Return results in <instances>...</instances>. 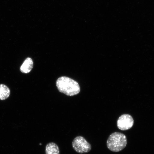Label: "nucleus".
Listing matches in <instances>:
<instances>
[{
	"label": "nucleus",
	"mask_w": 154,
	"mask_h": 154,
	"mask_svg": "<svg viewBox=\"0 0 154 154\" xmlns=\"http://www.w3.org/2000/svg\"><path fill=\"white\" fill-rule=\"evenodd\" d=\"M33 66V62L32 59L28 57L25 60L22 66H21V72L25 74H27L31 72Z\"/></svg>",
	"instance_id": "5"
},
{
	"label": "nucleus",
	"mask_w": 154,
	"mask_h": 154,
	"mask_svg": "<svg viewBox=\"0 0 154 154\" xmlns=\"http://www.w3.org/2000/svg\"><path fill=\"white\" fill-rule=\"evenodd\" d=\"M56 85L59 91L67 96L76 95L80 91L78 83L68 77L63 76L59 78L57 80Z\"/></svg>",
	"instance_id": "1"
},
{
	"label": "nucleus",
	"mask_w": 154,
	"mask_h": 154,
	"mask_svg": "<svg viewBox=\"0 0 154 154\" xmlns=\"http://www.w3.org/2000/svg\"><path fill=\"white\" fill-rule=\"evenodd\" d=\"M10 94V90L7 86L4 84L0 85V100H2L7 99Z\"/></svg>",
	"instance_id": "7"
},
{
	"label": "nucleus",
	"mask_w": 154,
	"mask_h": 154,
	"mask_svg": "<svg viewBox=\"0 0 154 154\" xmlns=\"http://www.w3.org/2000/svg\"><path fill=\"white\" fill-rule=\"evenodd\" d=\"M132 117L128 114H124L119 117L117 121V126L119 129L126 131L131 128L134 124Z\"/></svg>",
	"instance_id": "4"
},
{
	"label": "nucleus",
	"mask_w": 154,
	"mask_h": 154,
	"mask_svg": "<svg viewBox=\"0 0 154 154\" xmlns=\"http://www.w3.org/2000/svg\"><path fill=\"white\" fill-rule=\"evenodd\" d=\"M72 147L76 152L80 154L89 152L91 149V146L83 137L78 136L73 140Z\"/></svg>",
	"instance_id": "3"
},
{
	"label": "nucleus",
	"mask_w": 154,
	"mask_h": 154,
	"mask_svg": "<svg viewBox=\"0 0 154 154\" xmlns=\"http://www.w3.org/2000/svg\"><path fill=\"white\" fill-rule=\"evenodd\" d=\"M127 144L126 136L120 132H115L112 134L107 141V148L113 152L122 151L126 147Z\"/></svg>",
	"instance_id": "2"
},
{
	"label": "nucleus",
	"mask_w": 154,
	"mask_h": 154,
	"mask_svg": "<svg viewBox=\"0 0 154 154\" xmlns=\"http://www.w3.org/2000/svg\"><path fill=\"white\" fill-rule=\"evenodd\" d=\"M46 154H60L58 146L54 142L48 143L45 147Z\"/></svg>",
	"instance_id": "6"
}]
</instances>
